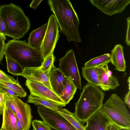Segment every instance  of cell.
I'll list each match as a JSON object with an SVG mask.
<instances>
[{"label": "cell", "instance_id": "6da1fadb", "mask_svg": "<svg viewBox=\"0 0 130 130\" xmlns=\"http://www.w3.org/2000/svg\"><path fill=\"white\" fill-rule=\"evenodd\" d=\"M48 3L56 20L61 32L69 42L81 43L79 19L69 0H49Z\"/></svg>", "mask_w": 130, "mask_h": 130}, {"label": "cell", "instance_id": "7a4b0ae2", "mask_svg": "<svg viewBox=\"0 0 130 130\" xmlns=\"http://www.w3.org/2000/svg\"><path fill=\"white\" fill-rule=\"evenodd\" d=\"M0 16L6 26V36L14 39L22 38L30 28L28 18L20 7L13 3L1 6Z\"/></svg>", "mask_w": 130, "mask_h": 130}, {"label": "cell", "instance_id": "3957f363", "mask_svg": "<svg viewBox=\"0 0 130 130\" xmlns=\"http://www.w3.org/2000/svg\"><path fill=\"white\" fill-rule=\"evenodd\" d=\"M105 94L99 87L87 83L84 86L79 98L75 104V116L84 123L100 109Z\"/></svg>", "mask_w": 130, "mask_h": 130}, {"label": "cell", "instance_id": "277c9868", "mask_svg": "<svg viewBox=\"0 0 130 130\" xmlns=\"http://www.w3.org/2000/svg\"><path fill=\"white\" fill-rule=\"evenodd\" d=\"M5 55L16 61L23 69L40 67L43 61L40 49L32 47L25 40L13 39L8 41Z\"/></svg>", "mask_w": 130, "mask_h": 130}, {"label": "cell", "instance_id": "5b68a950", "mask_svg": "<svg viewBox=\"0 0 130 130\" xmlns=\"http://www.w3.org/2000/svg\"><path fill=\"white\" fill-rule=\"evenodd\" d=\"M102 112L113 123L123 130H130V115L123 101L112 94L103 104Z\"/></svg>", "mask_w": 130, "mask_h": 130}, {"label": "cell", "instance_id": "8992f818", "mask_svg": "<svg viewBox=\"0 0 130 130\" xmlns=\"http://www.w3.org/2000/svg\"><path fill=\"white\" fill-rule=\"evenodd\" d=\"M59 61L58 69L68 78L71 79L77 88L81 89V77L74 50L70 49L67 51Z\"/></svg>", "mask_w": 130, "mask_h": 130}, {"label": "cell", "instance_id": "52a82bcc", "mask_svg": "<svg viewBox=\"0 0 130 130\" xmlns=\"http://www.w3.org/2000/svg\"><path fill=\"white\" fill-rule=\"evenodd\" d=\"M37 106L39 116L51 128L56 130H77L57 111L43 106Z\"/></svg>", "mask_w": 130, "mask_h": 130}, {"label": "cell", "instance_id": "ba28073f", "mask_svg": "<svg viewBox=\"0 0 130 130\" xmlns=\"http://www.w3.org/2000/svg\"><path fill=\"white\" fill-rule=\"evenodd\" d=\"M47 23V30L40 48L43 60L53 54L59 37L58 25L54 14L50 15Z\"/></svg>", "mask_w": 130, "mask_h": 130}, {"label": "cell", "instance_id": "9c48e42d", "mask_svg": "<svg viewBox=\"0 0 130 130\" xmlns=\"http://www.w3.org/2000/svg\"><path fill=\"white\" fill-rule=\"evenodd\" d=\"M10 99L14 106L17 119L21 123L24 130H29L32 117L30 106L18 97L9 95Z\"/></svg>", "mask_w": 130, "mask_h": 130}, {"label": "cell", "instance_id": "30bf717a", "mask_svg": "<svg viewBox=\"0 0 130 130\" xmlns=\"http://www.w3.org/2000/svg\"><path fill=\"white\" fill-rule=\"evenodd\" d=\"M93 5L109 16L122 13L130 3V0H90Z\"/></svg>", "mask_w": 130, "mask_h": 130}, {"label": "cell", "instance_id": "8fae6325", "mask_svg": "<svg viewBox=\"0 0 130 130\" xmlns=\"http://www.w3.org/2000/svg\"><path fill=\"white\" fill-rule=\"evenodd\" d=\"M25 85L31 94L61 104L66 105L55 92L42 83L27 79Z\"/></svg>", "mask_w": 130, "mask_h": 130}, {"label": "cell", "instance_id": "7c38bea8", "mask_svg": "<svg viewBox=\"0 0 130 130\" xmlns=\"http://www.w3.org/2000/svg\"><path fill=\"white\" fill-rule=\"evenodd\" d=\"M98 67L102 90L106 91L116 89L120 84L117 77L112 75V72L109 69L108 64Z\"/></svg>", "mask_w": 130, "mask_h": 130}, {"label": "cell", "instance_id": "4fadbf2b", "mask_svg": "<svg viewBox=\"0 0 130 130\" xmlns=\"http://www.w3.org/2000/svg\"><path fill=\"white\" fill-rule=\"evenodd\" d=\"M39 67L25 68L20 75L27 79L42 83L53 90L50 82V75L41 69Z\"/></svg>", "mask_w": 130, "mask_h": 130}, {"label": "cell", "instance_id": "5bb4252c", "mask_svg": "<svg viewBox=\"0 0 130 130\" xmlns=\"http://www.w3.org/2000/svg\"><path fill=\"white\" fill-rule=\"evenodd\" d=\"M68 79L58 68L53 66L49 75L50 82L53 91L59 97Z\"/></svg>", "mask_w": 130, "mask_h": 130}, {"label": "cell", "instance_id": "9a60e30c", "mask_svg": "<svg viewBox=\"0 0 130 130\" xmlns=\"http://www.w3.org/2000/svg\"><path fill=\"white\" fill-rule=\"evenodd\" d=\"M111 122L100 109L87 121L85 129L86 130H106L107 125Z\"/></svg>", "mask_w": 130, "mask_h": 130}, {"label": "cell", "instance_id": "2e32d148", "mask_svg": "<svg viewBox=\"0 0 130 130\" xmlns=\"http://www.w3.org/2000/svg\"><path fill=\"white\" fill-rule=\"evenodd\" d=\"M110 54V62L115 67V69L120 72L125 71L126 66L123 46L120 44L115 45Z\"/></svg>", "mask_w": 130, "mask_h": 130}, {"label": "cell", "instance_id": "e0dca14e", "mask_svg": "<svg viewBox=\"0 0 130 130\" xmlns=\"http://www.w3.org/2000/svg\"><path fill=\"white\" fill-rule=\"evenodd\" d=\"M47 25V23L30 33L27 39L28 44L30 46L35 48H40Z\"/></svg>", "mask_w": 130, "mask_h": 130}, {"label": "cell", "instance_id": "ac0fdd59", "mask_svg": "<svg viewBox=\"0 0 130 130\" xmlns=\"http://www.w3.org/2000/svg\"><path fill=\"white\" fill-rule=\"evenodd\" d=\"M3 121L0 129L3 130H16V116L4 104L2 109Z\"/></svg>", "mask_w": 130, "mask_h": 130}, {"label": "cell", "instance_id": "d6986e66", "mask_svg": "<svg viewBox=\"0 0 130 130\" xmlns=\"http://www.w3.org/2000/svg\"><path fill=\"white\" fill-rule=\"evenodd\" d=\"M82 75L88 83L100 87L101 84L99 78L98 67H87L84 66L82 68Z\"/></svg>", "mask_w": 130, "mask_h": 130}, {"label": "cell", "instance_id": "ffe728a7", "mask_svg": "<svg viewBox=\"0 0 130 130\" xmlns=\"http://www.w3.org/2000/svg\"><path fill=\"white\" fill-rule=\"evenodd\" d=\"M27 102L33 103L37 106L45 107L56 111L66 106V105L61 104L31 94L28 96Z\"/></svg>", "mask_w": 130, "mask_h": 130}, {"label": "cell", "instance_id": "44dd1931", "mask_svg": "<svg viewBox=\"0 0 130 130\" xmlns=\"http://www.w3.org/2000/svg\"><path fill=\"white\" fill-rule=\"evenodd\" d=\"M57 111L66 119L77 130H86L84 123L75 116L74 113L62 108Z\"/></svg>", "mask_w": 130, "mask_h": 130}, {"label": "cell", "instance_id": "7402d4cb", "mask_svg": "<svg viewBox=\"0 0 130 130\" xmlns=\"http://www.w3.org/2000/svg\"><path fill=\"white\" fill-rule=\"evenodd\" d=\"M77 89L71 80L68 79L60 98L66 104H68L73 98Z\"/></svg>", "mask_w": 130, "mask_h": 130}, {"label": "cell", "instance_id": "603a6c76", "mask_svg": "<svg viewBox=\"0 0 130 130\" xmlns=\"http://www.w3.org/2000/svg\"><path fill=\"white\" fill-rule=\"evenodd\" d=\"M110 62V54L105 53L90 59L85 63L84 66L87 67H98Z\"/></svg>", "mask_w": 130, "mask_h": 130}, {"label": "cell", "instance_id": "cb8c5ba5", "mask_svg": "<svg viewBox=\"0 0 130 130\" xmlns=\"http://www.w3.org/2000/svg\"><path fill=\"white\" fill-rule=\"evenodd\" d=\"M8 72L14 76L20 75L24 69L16 61L5 55Z\"/></svg>", "mask_w": 130, "mask_h": 130}, {"label": "cell", "instance_id": "d4e9b609", "mask_svg": "<svg viewBox=\"0 0 130 130\" xmlns=\"http://www.w3.org/2000/svg\"><path fill=\"white\" fill-rule=\"evenodd\" d=\"M0 86L13 90L20 95L22 97H25L26 92L19 83H14L0 80Z\"/></svg>", "mask_w": 130, "mask_h": 130}, {"label": "cell", "instance_id": "484cf974", "mask_svg": "<svg viewBox=\"0 0 130 130\" xmlns=\"http://www.w3.org/2000/svg\"><path fill=\"white\" fill-rule=\"evenodd\" d=\"M55 57L53 54L47 57L43 61L40 68L50 75L53 66L54 65Z\"/></svg>", "mask_w": 130, "mask_h": 130}, {"label": "cell", "instance_id": "4316f807", "mask_svg": "<svg viewBox=\"0 0 130 130\" xmlns=\"http://www.w3.org/2000/svg\"><path fill=\"white\" fill-rule=\"evenodd\" d=\"M32 130H52L51 128L43 121L35 120L31 122Z\"/></svg>", "mask_w": 130, "mask_h": 130}, {"label": "cell", "instance_id": "83f0119b", "mask_svg": "<svg viewBox=\"0 0 130 130\" xmlns=\"http://www.w3.org/2000/svg\"><path fill=\"white\" fill-rule=\"evenodd\" d=\"M0 80L14 83H19L18 79L16 80L13 77L6 74L0 70Z\"/></svg>", "mask_w": 130, "mask_h": 130}, {"label": "cell", "instance_id": "f1b7e54d", "mask_svg": "<svg viewBox=\"0 0 130 130\" xmlns=\"http://www.w3.org/2000/svg\"><path fill=\"white\" fill-rule=\"evenodd\" d=\"M6 40L5 36L0 34V62L5 55V51L6 44L5 42Z\"/></svg>", "mask_w": 130, "mask_h": 130}, {"label": "cell", "instance_id": "f546056e", "mask_svg": "<svg viewBox=\"0 0 130 130\" xmlns=\"http://www.w3.org/2000/svg\"><path fill=\"white\" fill-rule=\"evenodd\" d=\"M127 22V29L126 35L125 42L127 45L130 46V17H128L126 19Z\"/></svg>", "mask_w": 130, "mask_h": 130}, {"label": "cell", "instance_id": "4dcf8cb0", "mask_svg": "<svg viewBox=\"0 0 130 130\" xmlns=\"http://www.w3.org/2000/svg\"><path fill=\"white\" fill-rule=\"evenodd\" d=\"M0 92L6 93L9 95H13L22 97V96L15 92L9 89L0 86Z\"/></svg>", "mask_w": 130, "mask_h": 130}, {"label": "cell", "instance_id": "1f68e13d", "mask_svg": "<svg viewBox=\"0 0 130 130\" xmlns=\"http://www.w3.org/2000/svg\"><path fill=\"white\" fill-rule=\"evenodd\" d=\"M9 95L0 92V109L2 108L5 103L9 99Z\"/></svg>", "mask_w": 130, "mask_h": 130}, {"label": "cell", "instance_id": "d6a6232c", "mask_svg": "<svg viewBox=\"0 0 130 130\" xmlns=\"http://www.w3.org/2000/svg\"><path fill=\"white\" fill-rule=\"evenodd\" d=\"M6 28L5 24L0 16V34L5 36L6 35Z\"/></svg>", "mask_w": 130, "mask_h": 130}, {"label": "cell", "instance_id": "836d02e7", "mask_svg": "<svg viewBox=\"0 0 130 130\" xmlns=\"http://www.w3.org/2000/svg\"><path fill=\"white\" fill-rule=\"evenodd\" d=\"M106 130H122V129L120 127L111 122L108 124L106 126Z\"/></svg>", "mask_w": 130, "mask_h": 130}, {"label": "cell", "instance_id": "e575fe53", "mask_svg": "<svg viewBox=\"0 0 130 130\" xmlns=\"http://www.w3.org/2000/svg\"><path fill=\"white\" fill-rule=\"evenodd\" d=\"M5 104L7 107L16 116L14 107L10 99V97L9 99L5 102Z\"/></svg>", "mask_w": 130, "mask_h": 130}, {"label": "cell", "instance_id": "d590c367", "mask_svg": "<svg viewBox=\"0 0 130 130\" xmlns=\"http://www.w3.org/2000/svg\"><path fill=\"white\" fill-rule=\"evenodd\" d=\"M124 102L129 108H130V90H129L127 92L124 96Z\"/></svg>", "mask_w": 130, "mask_h": 130}, {"label": "cell", "instance_id": "8d00e7d4", "mask_svg": "<svg viewBox=\"0 0 130 130\" xmlns=\"http://www.w3.org/2000/svg\"><path fill=\"white\" fill-rule=\"evenodd\" d=\"M42 0H34L31 2L29 7L34 9H36Z\"/></svg>", "mask_w": 130, "mask_h": 130}, {"label": "cell", "instance_id": "74e56055", "mask_svg": "<svg viewBox=\"0 0 130 130\" xmlns=\"http://www.w3.org/2000/svg\"><path fill=\"white\" fill-rule=\"evenodd\" d=\"M16 130H24L21 123L17 118L16 122Z\"/></svg>", "mask_w": 130, "mask_h": 130}, {"label": "cell", "instance_id": "f35d334b", "mask_svg": "<svg viewBox=\"0 0 130 130\" xmlns=\"http://www.w3.org/2000/svg\"><path fill=\"white\" fill-rule=\"evenodd\" d=\"M130 76H129L127 80V82L128 83V85L129 87V90H130Z\"/></svg>", "mask_w": 130, "mask_h": 130}, {"label": "cell", "instance_id": "ab89813d", "mask_svg": "<svg viewBox=\"0 0 130 130\" xmlns=\"http://www.w3.org/2000/svg\"><path fill=\"white\" fill-rule=\"evenodd\" d=\"M2 109H3V108H2L0 109V115L1 114H2Z\"/></svg>", "mask_w": 130, "mask_h": 130}, {"label": "cell", "instance_id": "60d3db41", "mask_svg": "<svg viewBox=\"0 0 130 130\" xmlns=\"http://www.w3.org/2000/svg\"><path fill=\"white\" fill-rule=\"evenodd\" d=\"M0 130H2V129H0Z\"/></svg>", "mask_w": 130, "mask_h": 130}, {"label": "cell", "instance_id": "b9f144b4", "mask_svg": "<svg viewBox=\"0 0 130 130\" xmlns=\"http://www.w3.org/2000/svg\"></svg>", "mask_w": 130, "mask_h": 130}]
</instances>
